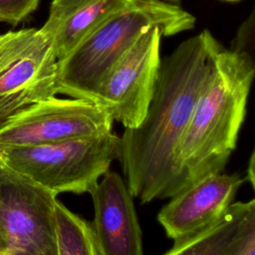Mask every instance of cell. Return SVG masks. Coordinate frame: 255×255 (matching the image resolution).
Masks as SVG:
<instances>
[{"label": "cell", "mask_w": 255, "mask_h": 255, "mask_svg": "<svg viewBox=\"0 0 255 255\" xmlns=\"http://www.w3.org/2000/svg\"><path fill=\"white\" fill-rule=\"evenodd\" d=\"M221 48L208 30L178 45L160 63L142 122L120 136L125 181L141 203L170 198L188 185L180 146Z\"/></svg>", "instance_id": "cell-1"}, {"label": "cell", "mask_w": 255, "mask_h": 255, "mask_svg": "<svg viewBox=\"0 0 255 255\" xmlns=\"http://www.w3.org/2000/svg\"><path fill=\"white\" fill-rule=\"evenodd\" d=\"M254 72L253 58L244 53L221 48L216 54L180 146L188 185L225 167L236 147Z\"/></svg>", "instance_id": "cell-2"}, {"label": "cell", "mask_w": 255, "mask_h": 255, "mask_svg": "<svg viewBox=\"0 0 255 255\" xmlns=\"http://www.w3.org/2000/svg\"><path fill=\"white\" fill-rule=\"evenodd\" d=\"M194 23L177 0H134L57 61L58 94L94 103L104 77L146 30L158 27L163 36H171L192 29Z\"/></svg>", "instance_id": "cell-3"}, {"label": "cell", "mask_w": 255, "mask_h": 255, "mask_svg": "<svg viewBox=\"0 0 255 255\" xmlns=\"http://www.w3.org/2000/svg\"><path fill=\"white\" fill-rule=\"evenodd\" d=\"M120 136L101 135L0 150V160L42 187L59 194L90 193L119 158Z\"/></svg>", "instance_id": "cell-4"}, {"label": "cell", "mask_w": 255, "mask_h": 255, "mask_svg": "<svg viewBox=\"0 0 255 255\" xmlns=\"http://www.w3.org/2000/svg\"><path fill=\"white\" fill-rule=\"evenodd\" d=\"M56 201L0 160V255H57Z\"/></svg>", "instance_id": "cell-5"}, {"label": "cell", "mask_w": 255, "mask_h": 255, "mask_svg": "<svg viewBox=\"0 0 255 255\" xmlns=\"http://www.w3.org/2000/svg\"><path fill=\"white\" fill-rule=\"evenodd\" d=\"M41 29L0 34V123L58 94V64Z\"/></svg>", "instance_id": "cell-6"}, {"label": "cell", "mask_w": 255, "mask_h": 255, "mask_svg": "<svg viewBox=\"0 0 255 255\" xmlns=\"http://www.w3.org/2000/svg\"><path fill=\"white\" fill-rule=\"evenodd\" d=\"M114 122L109 112L96 103L55 96L0 123V150L101 135L113 131Z\"/></svg>", "instance_id": "cell-7"}, {"label": "cell", "mask_w": 255, "mask_h": 255, "mask_svg": "<svg viewBox=\"0 0 255 255\" xmlns=\"http://www.w3.org/2000/svg\"><path fill=\"white\" fill-rule=\"evenodd\" d=\"M162 36L158 27L146 30L98 87L94 103L105 108L125 128L139 126L146 114L160 68Z\"/></svg>", "instance_id": "cell-8"}, {"label": "cell", "mask_w": 255, "mask_h": 255, "mask_svg": "<svg viewBox=\"0 0 255 255\" xmlns=\"http://www.w3.org/2000/svg\"><path fill=\"white\" fill-rule=\"evenodd\" d=\"M244 179L238 173L206 174L170 197L157 221L174 242L193 236L223 217Z\"/></svg>", "instance_id": "cell-9"}, {"label": "cell", "mask_w": 255, "mask_h": 255, "mask_svg": "<svg viewBox=\"0 0 255 255\" xmlns=\"http://www.w3.org/2000/svg\"><path fill=\"white\" fill-rule=\"evenodd\" d=\"M90 194L94 205L91 227L99 254L143 255L133 196L125 179L108 170Z\"/></svg>", "instance_id": "cell-10"}, {"label": "cell", "mask_w": 255, "mask_h": 255, "mask_svg": "<svg viewBox=\"0 0 255 255\" xmlns=\"http://www.w3.org/2000/svg\"><path fill=\"white\" fill-rule=\"evenodd\" d=\"M134 0H53L41 31L60 60L112 14Z\"/></svg>", "instance_id": "cell-11"}, {"label": "cell", "mask_w": 255, "mask_h": 255, "mask_svg": "<svg viewBox=\"0 0 255 255\" xmlns=\"http://www.w3.org/2000/svg\"><path fill=\"white\" fill-rule=\"evenodd\" d=\"M254 202L251 199L232 203L219 221L193 236L174 242L162 255H223L242 218Z\"/></svg>", "instance_id": "cell-12"}, {"label": "cell", "mask_w": 255, "mask_h": 255, "mask_svg": "<svg viewBox=\"0 0 255 255\" xmlns=\"http://www.w3.org/2000/svg\"><path fill=\"white\" fill-rule=\"evenodd\" d=\"M57 255H100L91 224L57 199Z\"/></svg>", "instance_id": "cell-13"}, {"label": "cell", "mask_w": 255, "mask_h": 255, "mask_svg": "<svg viewBox=\"0 0 255 255\" xmlns=\"http://www.w3.org/2000/svg\"><path fill=\"white\" fill-rule=\"evenodd\" d=\"M223 255H255V203L242 218Z\"/></svg>", "instance_id": "cell-14"}, {"label": "cell", "mask_w": 255, "mask_h": 255, "mask_svg": "<svg viewBox=\"0 0 255 255\" xmlns=\"http://www.w3.org/2000/svg\"><path fill=\"white\" fill-rule=\"evenodd\" d=\"M40 0H0V22L16 26L30 15Z\"/></svg>", "instance_id": "cell-15"}, {"label": "cell", "mask_w": 255, "mask_h": 255, "mask_svg": "<svg viewBox=\"0 0 255 255\" xmlns=\"http://www.w3.org/2000/svg\"><path fill=\"white\" fill-rule=\"evenodd\" d=\"M246 179H248L250 181L251 186L254 187V152H252V154L250 156V159H249Z\"/></svg>", "instance_id": "cell-16"}, {"label": "cell", "mask_w": 255, "mask_h": 255, "mask_svg": "<svg viewBox=\"0 0 255 255\" xmlns=\"http://www.w3.org/2000/svg\"><path fill=\"white\" fill-rule=\"evenodd\" d=\"M222 1H227V2H234V1H239V0H222Z\"/></svg>", "instance_id": "cell-17"}]
</instances>
